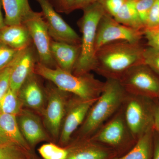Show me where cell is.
<instances>
[{"label": "cell", "instance_id": "6da1fadb", "mask_svg": "<svg viewBox=\"0 0 159 159\" xmlns=\"http://www.w3.org/2000/svg\"><path fill=\"white\" fill-rule=\"evenodd\" d=\"M145 47L142 42H116L105 45L96 51L93 71L106 80H119L134 66L144 63Z\"/></svg>", "mask_w": 159, "mask_h": 159}, {"label": "cell", "instance_id": "7a4b0ae2", "mask_svg": "<svg viewBox=\"0 0 159 159\" xmlns=\"http://www.w3.org/2000/svg\"><path fill=\"white\" fill-rule=\"evenodd\" d=\"M127 93L117 80L107 79L102 93L77 131V140L89 139L122 106Z\"/></svg>", "mask_w": 159, "mask_h": 159}, {"label": "cell", "instance_id": "3957f363", "mask_svg": "<svg viewBox=\"0 0 159 159\" xmlns=\"http://www.w3.org/2000/svg\"><path fill=\"white\" fill-rule=\"evenodd\" d=\"M34 72L51 81L61 91L84 99L98 98L105 84V82L95 78L90 73L75 75L59 67H48L39 62L36 63Z\"/></svg>", "mask_w": 159, "mask_h": 159}, {"label": "cell", "instance_id": "277c9868", "mask_svg": "<svg viewBox=\"0 0 159 159\" xmlns=\"http://www.w3.org/2000/svg\"><path fill=\"white\" fill-rule=\"evenodd\" d=\"M82 10L83 14L78 23L82 34L80 54L73 72L77 75L93 71L97 28L99 21L105 12L99 2Z\"/></svg>", "mask_w": 159, "mask_h": 159}, {"label": "cell", "instance_id": "5b68a950", "mask_svg": "<svg viewBox=\"0 0 159 159\" xmlns=\"http://www.w3.org/2000/svg\"><path fill=\"white\" fill-rule=\"evenodd\" d=\"M155 100L127 93L122 104L123 115L129 130L135 141H137L153 127Z\"/></svg>", "mask_w": 159, "mask_h": 159}, {"label": "cell", "instance_id": "8992f818", "mask_svg": "<svg viewBox=\"0 0 159 159\" xmlns=\"http://www.w3.org/2000/svg\"><path fill=\"white\" fill-rule=\"evenodd\" d=\"M118 80L128 93L159 100V76L145 63L134 66Z\"/></svg>", "mask_w": 159, "mask_h": 159}, {"label": "cell", "instance_id": "52a82bcc", "mask_svg": "<svg viewBox=\"0 0 159 159\" xmlns=\"http://www.w3.org/2000/svg\"><path fill=\"white\" fill-rule=\"evenodd\" d=\"M112 148L116 152L136 142L125 123L122 105L118 111L89 139Z\"/></svg>", "mask_w": 159, "mask_h": 159}, {"label": "cell", "instance_id": "ba28073f", "mask_svg": "<svg viewBox=\"0 0 159 159\" xmlns=\"http://www.w3.org/2000/svg\"><path fill=\"white\" fill-rule=\"evenodd\" d=\"M143 37L144 31L122 25L105 12L99 21L97 28L96 51L110 43L120 41L140 43Z\"/></svg>", "mask_w": 159, "mask_h": 159}, {"label": "cell", "instance_id": "9c48e42d", "mask_svg": "<svg viewBox=\"0 0 159 159\" xmlns=\"http://www.w3.org/2000/svg\"><path fill=\"white\" fill-rule=\"evenodd\" d=\"M23 25L28 29L36 49L39 62L43 65L56 68L57 64L51 55V39L48 26L41 12L32 11Z\"/></svg>", "mask_w": 159, "mask_h": 159}, {"label": "cell", "instance_id": "30bf717a", "mask_svg": "<svg viewBox=\"0 0 159 159\" xmlns=\"http://www.w3.org/2000/svg\"><path fill=\"white\" fill-rule=\"evenodd\" d=\"M69 94L55 85L48 88V102L43 115L46 129L54 140L59 139L68 103Z\"/></svg>", "mask_w": 159, "mask_h": 159}, {"label": "cell", "instance_id": "8fae6325", "mask_svg": "<svg viewBox=\"0 0 159 159\" xmlns=\"http://www.w3.org/2000/svg\"><path fill=\"white\" fill-rule=\"evenodd\" d=\"M39 4L42 13L53 40L74 45H80L81 37L56 11L49 0H35Z\"/></svg>", "mask_w": 159, "mask_h": 159}, {"label": "cell", "instance_id": "7c38bea8", "mask_svg": "<svg viewBox=\"0 0 159 159\" xmlns=\"http://www.w3.org/2000/svg\"><path fill=\"white\" fill-rule=\"evenodd\" d=\"M97 99H84L74 96L69 99L59 136L61 145L70 143L72 136L84 122L90 109Z\"/></svg>", "mask_w": 159, "mask_h": 159}, {"label": "cell", "instance_id": "4fadbf2b", "mask_svg": "<svg viewBox=\"0 0 159 159\" xmlns=\"http://www.w3.org/2000/svg\"><path fill=\"white\" fill-rule=\"evenodd\" d=\"M36 59L33 48L29 46L21 50L12 61L10 77V88L16 93L33 73Z\"/></svg>", "mask_w": 159, "mask_h": 159}, {"label": "cell", "instance_id": "5bb4252c", "mask_svg": "<svg viewBox=\"0 0 159 159\" xmlns=\"http://www.w3.org/2000/svg\"><path fill=\"white\" fill-rule=\"evenodd\" d=\"M67 148L69 153L66 159H113L117 155L112 148L89 139L77 140Z\"/></svg>", "mask_w": 159, "mask_h": 159}, {"label": "cell", "instance_id": "9a60e30c", "mask_svg": "<svg viewBox=\"0 0 159 159\" xmlns=\"http://www.w3.org/2000/svg\"><path fill=\"white\" fill-rule=\"evenodd\" d=\"M16 118L20 130L30 147L48 141V133L37 115L29 110L22 109Z\"/></svg>", "mask_w": 159, "mask_h": 159}, {"label": "cell", "instance_id": "2e32d148", "mask_svg": "<svg viewBox=\"0 0 159 159\" xmlns=\"http://www.w3.org/2000/svg\"><path fill=\"white\" fill-rule=\"evenodd\" d=\"M23 106L43 114L45 108V94L34 73L26 80L18 93Z\"/></svg>", "mask_w": 159, "mask_h": 159}, {"label": "cell", "instance_id": "e0dca14e", "mask_svg": "<svg viewBox=\"0 0 159 159\" xmlns=\"http://www.w3.org/2000/svg\"><path fill=\"white\" fill-rule=\"evenodd\" d=\"M51 55L57 67L73 73L80 52V45H74L51 40Z\"/></svg>", "mask_w": 159, "mask_h": 159}, {"label": "cell", "instance_id": "ac0fdd59", "mask_svg": "<svg viewBox=\"0 0 159 159\" xmlns=\"http://www.w3.org/2000/svg\"><path fill=\"white\" fill-rule=\"evenodd\" d=\"M16 145L26 150L31 148L23 136L16 116L0 114V145Z\"/></svg>", "mask_w": 159, "mask_h": 159}, {"label": "cell", "instance_id": "d6986e66", "mask_svg": "<svg viewBox=\"0 0 159 159\" xmlns=\"http://www.w3.org/2000/svg\"><path fill=\"white\" fill-rule=\"evenodd\" d=\"M32 42L28 29L24 25L5 26L0 30V43L17 50L31 45Z\"/></svg>", "mask_w": 159, "mask_h": 159}, {"label": "cell", "instance_id": "ffe728a7", "mask_svg": "<svg viewBox=\"0 0 159 159\" xmlns=\"http://www.w3.org/2000/svg\"><path fill=\"white\" fill-rule=\"evenodd\" d=\"M6 25H23L32 12L29 0H2Z\"/></svg>", "mask_w": 159, "mask_h": 159}, {"label": "cell", "instance_id": "44dd1931", "mask_svg": "<svg viewBox=\"0 0 159 159\" xmlns=\"http://www.w3.org/2000/svg\"><path fill=\"white\" fill-rule=\"evenodd\" d=\"M153 134V127L137 140L127 153L113 159H152Z\"/></svg>", "mask_w": 159, "mask_h": 159}, {"label": "cell", "instance_id": "7402d4cb", "mask_svg": "<svg viewBox=\"0 0 159 159\" xmlns=\"http://www.w3.org/2000/svg\"><path fill=\"white\" fill-rule=\"evenodd\" d=\"M113 18L120 24L133 29L142 31L145 29L138 15L134 1L126 0Z\"/></svg>", "mask_w": 159, "mask_h": 159}, {"label": "cell", "instance_id": "603a6c76", "mask_svg": "<svg viewBox=\"0 0 159 159\" xmlns=\"http://www.w3.org/2000/svg\"><path fill=\"white\" fill-rule=\"evenodd\" d=\"M23 107L17 93L10 88L0 99V114L17 116L22 110Z\"/></svg>", "mask_w": 159, "mask_h": 159}, {"label": "cell", "instance_id": "cb8c5ba5", "mask_svg": "<svg viewBox=\"0 0 159 159\" xmlns=\"http://www.w3.org/2000/svg\"><path fill=\"white\" fill-rule=\"evenodd\" d=\"M29 151L16 145H0V159H31Z\"/></svg>", "mask_w": 159, "mask_h": 159}, {"label": "cell", "instance_id": "d4e9b609", "mask_svg": "<svg viewBox=\"0 0 159 159\" xmlns=\"http://www.w3.org/2000/svg\"><path fill=\"white\" fill-rule=\"evenodd\" d=\"M38 151L43 159H66L69 153L67 148H61L52 143L43 144Z\"/></svg>", "mask_w": 159, "mask_h": 159}, {"label": "cell", "instance_id": "484cf974", "mask_svg": "<svg viewBox=\"0 0 159 159\" xmlns=\"http://www.w3.org/2000/svg\"><path fill=\"white\" fill-rule=\"evenodd\" d=\"M21 51L0 43V70L9 66Z\"/></svg>", "mask_w": 159, "mask_h": 159}, {"label": "cell", "instance_id": "4316f807", "mask_svg": "<svg viewBox=\"0 0 159 159\" xmlns=\"http://www.w3.org/2000/svg\"><path fill=\"white\" fill-rule=\"evenodd\" d=\"M144 63L159 76V51L146 46L144 53Z\"/></svg>", "mask_w": 159, "mask_h": 159}, {"label": "cell", "instance_id": "83f0119b", "mask_svg": "<svg viewBox=\"0 0 159 159\" xmlns=\"http://www.w3.org/2000/svg\"><path fill=\"white\" fill-rule=\"evenodd\" d=\"M155 1L156 0H137L135 1L136 9L144 27L148 13Z\"/></svg>", "mask_w": 159, "mask_h": 159}, {"label": "cell", "instance_id": "f1b7e54d", "mask_svg": "<svg viewBox=\"0 0 159 159\" xmlns=\"http://www.w3.org/2000/svg\"><path fill=\"white\" fill-rule=\"evenodd\" d=\"M126 0H99L106 13L115 17Z\"/></svg>", "mask_w": 159, "mask_h": 159}, {"label": "cell", "instance_id": "f546056e", "mask_svg": "<svg viewBox=\"0 0 159 159\" xmlns=\"http://www.w3.org/2000/svg\"><path fill=\"white\" fill-rule=\"evenodd\" d=\"M159 27V0H156L148 13L145 23V29H155Z\"/></svg>", "mask_w": 159, "mask_h": 159}, {"label": "cell", "instance_id": "4dcf8cb0", "mask_svg": "<svg viewBox=\"0 0 159 159\" xmlns=\"http://www.w3.org/2000/svg\"><path fill=\"white\" fill-rule=\"evenodd\" d=\"M12 61L9 66L0 70V99L10 88V77Z\"/></svg>", "mask_w": 159, "mask_h": 159}, {"label": "cell", "instance_id": "1f68e13d", "mask_svg": "<svg viewBox=\"0 0 159 159\" xmlns=\"http://www.w3.org/2000/svg\"><path fill=\"white\" fill-rule=\"evenodd\" d=\"M144 37L146 39L147 46L159 51V27L145 29Z\"/></svg>", "mask_w": 159, "mask_h": 159}, {"label": "cell", "instance_id": "d6a6232c", "mask_svg": "<svg viewBox=\"0 0 159 159\" xmlns=\"http://www.w3.org/2000/svg\"><path fill=\"white\" fill-rule=\"evenodd\" d=\"M58 12L69 14L74 11L75 0H49Z\"/></svg>", "mask_w": 159, "mask_h": 159}, {"label": "cell", "instance_id": "836d02e7", "mask_svg": "<svg viewBox=\"0 0 159 159\" xmlns=\"http://www.w3.org/2000/svg\"><path fill=\"white\" fill-rule=\"evenodd\" d=\"M99 0H75L74 6V11L77 9L83 10L88 6L99 2Z\"/></svg>", "mask_w": 159, "mask_h": 159}, {"label": "cell", "instance_id": "e575fe53", "mask_svg": "<svg viewBox=\"0 0 159 159\" xmlns=\"http://www.w3.org/2000/svg\"><path fill=\"white\" fill-rule=\"evenodd\" d=\"M152 159H159V134L154 129Z\"/></svg>", "mask_w": 159, "mask_h": 159}, {"label": "cell", "instance_id": "d590c367", "mask_svg": "<svg viewBox=\"0 0 159 159\" xmlns=\"http://www.w3.org/2000/svg\"><path fill=\"white\" fill-rule=\"evenodd\" d=\"M153 128L159 134V100H156L154 109Z\"/></svg>", "mask_w": 159, "mask_h": 159}, {"label": "cell", "instance_id": "8d00e7d4", "mask_svg": "<svg viewBox=\"0 0 159 159\" xmlns=\"http://www.w3.org/2000/svg\"><path fill=\"white\" fill-rule=\"evenodd\" d=\"M2 6V0H0V30L3 29L6 26L5 23V20H4L2 14V10H1Z\"/></svg>", "mask_w": 159, "mask_h": 159}, {"label": "cell", "instance_id": "74e56055", "mask_svg": "<svg viewBox=\"0 0 159 159\" xmlns=\"http://www.w3.org/2000/svg\"><path fill=\"white\" fill-rule=\"evenodd\" d=\"M129 1H134V2H135V1H137V0H129Z\"/></svg>", "mask_w": 159, "mask_h": 159}, {"label": "cell", "instance_id": "f35d334b", "mask_svg": "<svg viewBox=\"0 0 159 159\" xmlns=\"http://www.w3.org/2000/svg\"><path fill=\"white\" fill-rule=\"evenodd\" d=\"M31 159H32V158H31Z\"/></svg>", "mask_w": 159, "mask_h": 159}]
</instances>
